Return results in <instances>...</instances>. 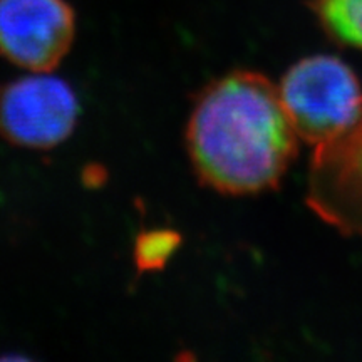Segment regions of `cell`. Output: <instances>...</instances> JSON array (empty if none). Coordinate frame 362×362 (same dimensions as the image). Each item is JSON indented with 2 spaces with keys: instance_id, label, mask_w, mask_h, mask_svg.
I'll use <instances>...</instances> for the list:
<instances>
[{
  "instance_id": "6da1fadb",
  "label": "cell",
  "mask_w": 362,
  "mask_h": 362,
  "mask_svg": "<svg viewBox=\"0 0 362 362\" xmlns=\"http://www.w3.org/2000/svg\"><path fill=\"white\" fill-rule=\"evenodd\" d=\"M280 90L253 71H233L198 94L187 149L202 185L225 194L275 188L297 153Z\"/></svg>"
},
{
  "instance_id": "7a4b0ae2",
  "label": "cell",
  "mask_w": 362,
  "mask_h": 362,
  "mask_svg": "<svg viewBox=\"0 0 362 362\" xmlns=\"http://www.w3.org/2000/svg\"><path fill=\"white\" fill-rule=\"evenodd\" d=\"M279 90L298 138L315 146L349 128L362 110L359 81L332 56L302 59L287 71Z\"/></svg>"
},
{
  "instance_id": "3957f363",
  "label": "cell",
  "mask_w": 362,
  "mask_h": 362,
  "mask_svg": "<svg viewBox=\"0 0 362 362\" xmlns=\"http://www.w3.org/2000/svg\"><path fill=\"white\" fill-rule=\"evenodd\" d=\"M78 117V96L51 72H33L0 89V134L16 146H57L72 134Z\"/></svg>"
},
{
  "instance_id": "277c9868",
  "label": "cell",
  "mask_w": 362,
  "mask_h": 362,
  "mask_svg": "<svg viewBox=\"0 0 362 362\" xmlns=\"http://www.w3.org/2000/svg\"><path fill=\"white\" fill-rule=\"evenodd\" d=\"M76 16L66 0H0V54L30 72H52L69 52Z\"/></svg>"
},
{
  "instance_id": "5b68a950",
  "label": "cell",
  "mask_w": 362,
  "mask_h": 362,
  "mask_svg": "<svg viewBox=\"0 0 362 362\" xmlns=\"http://www.w3.org/2000/svg\"><path fill=\"white\" fill-rule=\"evenodd\" d=\"M309 203L337 228L362 235V110L349 128L317 146Z\"/></svg>"
},
{
  "instance_id": "8992f818",
  "label": "cell",
  "mask_w": 362,
  "mask_h": 362,
  "mask_svg": "<svg viewBox=\"0 0 362 362\" xmlns=\"http://www.w3.org/2000/svg\"><path fill=\"white\" fill-rule=\"evenodd\" d=\"M309 4L334 39L362 49V0H309Z\"/></svg>"
},
{
  "instance_id": "52a82bcc",
  "label": "cell",
  "mask_w": 362,
  "mask_h": 362,
  "mask_svg": "<svg viewBox=\"0 0 362 362\" xmlns=\"http://www.w3.org/2000/svg\"><path fill=\"white\" fill-rule=\"evenodd\" d=\"M181 245L178 232L158 228L143 232L134 242V264L139 272L161 270Z\"/></svg>"
}]
</instances>
